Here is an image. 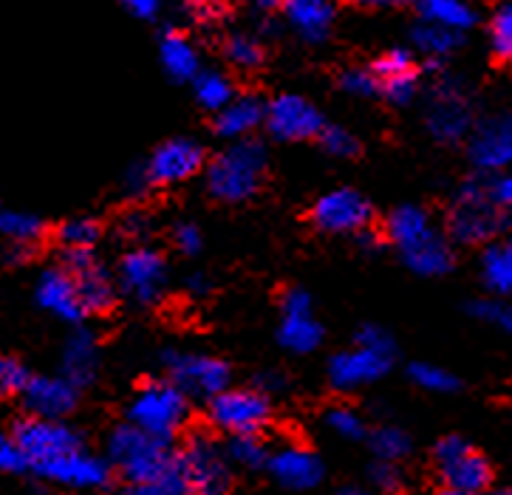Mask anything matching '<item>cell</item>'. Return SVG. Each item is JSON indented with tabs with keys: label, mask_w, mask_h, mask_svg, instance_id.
Segmentation results:
<instances>
[{
	"label": "cell",
	"mask_w": 512,
	"mask_h": 495,
	"mask_svg": "<svg viewBox=\"0 0 512 495\" xmlns=\"http://www.w3.org/2000/svg\"><path fill=\"white\" fill-rule=\"evenodd\" d=\"M385 235L399 249L408 269L422 278H439L453 269V249L422 207H397L385 221Z\"/></svg>",
	"instance_id": "obj_1"
},
{
	"label": "cell",
	"mask_w": 512,
	"mask_h": 495,
	"mask_svg": "<svg viewBox=\"0 0 512 495\" xmlns=\"http://www.w3.org/2000/svg\"><path fill=\"white\" fill-rule=\"evenodd\" d=\"M266 173V148L255 139H241L224 148L207 165V190L210 196L227 204H238L252 198Z\"/></svg>",
	"instance_id": "obj_2"
},
{
	"label": "cell",
	"mask_w": 512,
	"mask_h": 495,
	"mask_svg": "<svg viewBox=\"0 0 512 495\" xmlns=\"http://www.w3.org/2000/svg\"><path fill=\"white\" fill-rule=\"evenodd\" d=\"M510 227V215L507 210L493 201L490 196V182L470 179L459 190V196L450 207L447 215V230L459 241V244H490L504 235Z\"/></svg>",
	"instance_id": "obj_3"
},
{
	"label": "cell",
	"mask_w": 512,
	"mask_h": 495,
	"mask_svg": "<svg viewBox=\"0 0 512 495\" xmlns=\"http://www.w3.org/2000/svg\"><path fill=\"white\" fill-rule=\"evenodd\" d=\"M187 419H190V396L170 380L145 382L128 405V422L133 428L145 430L167 445L176 433H182Z\"/></svg>",
	"instance_id": "obj_4"
},
{
	"label": "cell",
	"mask_w": 512,
	"mask_h": 495,
	"mask_svg": "<svg viewBox=\"0 0 512 495\" xmlns=\"http://www.w3.org/2000/svg\"><path fill=\"white\" fill-rule=\"evenodd\" d=\"M179 456L170 453V445L150 436L145 430L128 425H119L108 439V462L114 464L116 470L131 481V484H142V481L156 479L167 473Z\"/></svg>",
	"instance_id": "obj_5"
},
{
	"label": "cell",
	"mask_w": 512,
	"mask_h": 495,
	"mask_svg": "<svg viewBox=\"0 0 512 495\" xmlns=\"http://www.w3.org/2000/svg\"><path fill=\"white\" fill-rule=\"evenodd\" d=\"M182 473L193 495H230L232 490V464L227 447H221L213 436L196 433L187 439L179 453Z\"/></svg>",
	"instance_id": "obj_6"
},
{
	"label": "cell",
	"mask_w": 512,
	"mask_h": 495,
	"mask_svg": "<svg viewBox=\"0 0 512 495\" xmlns=\"http://www.w3.org/2000/svg\"><path fill=\"white\" fill-rule=\"evenodd\" d=\"M272 419L269 396L258 388H227L210 399V422L230 436H261Z\"/></svg>",
	"instance_id": "obj_7"
},
{
	"label": "cell",
	"mask_w": 512,
	"mask_h": 495,
	"mask_svg": "<svg viewBox=\"0 0 512 495\" xmlns=\"http://www.w3.org/2000/svg\"><path fill=\"white\" fill-rule=\"evenodd\" d=\"M436 470L445 481L447 490H459L467 495H481L490 487L493 470L490 462L481 456L470 442H464L459 436H447L436 445Z\"/></svg>",
	"instance_id": "obj_8"
},
{
	"label": "cell",
	"mask_w": 512,
	"mask_h": 495,
	"mask_svg": "<svg viewBox=\"0 0 512 495\" xmlns=\"http://www.w3.org/2000/svg\"><path fill=\"white\" fill-rule=\"evenodd\" d=\"M17 447L23 450L29 467H43V464L54 462L66 453H74L83 447V439L74 428H68L60 419H37V416H26L20 419L12 430Z\"/></svg>",
	"instance_id": "obj_9"
},
{
	"label": "cell",
	"mask_w": 512,
	"mask_h": 495,
	"mask_svg": "<svg viewBox=\"0 0 512 495\" xmlns=\"http://www.w3.org/2000/svg\"><path fill=\"white\" fill-rule=\"evenodd\" d=\"M165 365L170 382H176L187 396L210 402L230 388V365L218 357L193 351H167Z\"/></svg>",
	"instance_id": "obj_10"
},
{
	"label": "cell",
	"mask_w": 512,
	"mask_h": 495,
	"mask_svg": "<svg viewBox=\"0 0 512 495\" xmlns=\"http://www.w3.org/2000/svg\"><path fill=\"white\" fill-rule=\"evenodd\" d=\"M428 131L436 142H462L473 131V108L459 80H442L433 88L428 102Z\"/></svg>",
	"instance_id": "obj_11"
},
{
	"label": "cell",
	"mask_w": 512,
	"mask_h": 495,
	"mask_svg": "<svg viewBox=\"0 0 512 495\" xmlns=\"http://www.w3.org/2000/svg\"><path fill=\"white\" fill-rule=\"evenodd\" d=\"M371 218H374L371 201L351 187L331 190L317 198L312 207L314 227L329 235H360L371 230Z\"/></svg>",
	"instance_id": "obj_12"
},
{
	"label": "cell",
	"mask_w": 512,
	"mask_h": 495,
	"mask_svg": "<svg viewBox=\"0 0 512 495\" xmlns=\"http://www.w3.org/2000/svg\"><path fill=\"white\" fill-rule=\"evenodd\" d=\"M167 286V264L156 249H131L119 264V289L133 303L150 306L156 303Z\"/></svg>",
	"instance_id": "obj_13"
},
{
	"label": "cell",
	"mask_w": 512,
	"mask_h": 495,
	"mask_svg": "<svg viewBox=\"0 0 512 495\" xmlns=\"http://www.w3.org/2000/svg\"><path fill=\"white\" fill-rule=\"evenodd\" d=\"M266 128L281 142H303V139H317L323 125V114L317 111L306 97L298 94H281L266 105Z\"/></svg>",
	"instance_id": "obj_14"
},
{
	"label": "cell",
	"mask_w": 512,
	"mask_h": 495,
	"mask_svg": "<svg viewBox=\"0 0 512 495\" xmlns=\"http://www.w3.org/2000/svg\"><path fill=\"white\" fill-rule=\"evenodd\" d=\"M467 153L481 173H496L512 165V111L484 116L479 125H473Z\"/></svg>",
	"instance_id": "obj_15"
},
{
	"label": "cell",
	"mask_w": 512,
	"mask_h": 495,
	"mask_svg": "<svg viewBox=\"0 0 512 495\" xmlns=\"http://www.w3.org/2000/svg\"><path fill=\"white\" fill-rule=\"evenodd\" d=\"M394 365L391 351H377V348L357 346L334 354L329 363V380L337 391H357L363 385L382 380Z\"/></svg>",
	"instance_id": "obj_16"
},
{
	"label": "cell",
	"mask_w": 512,
	"mask_h": 495,
	"mask_svg": "<svg viewBox=\"0 0 512 495\" xmlns=\"http://www.w3.org/2000/svg\"><path fill=\"white\" fill-rule=\"evenodd\" d=\"M148 176L153 187H173L193 179L204 167V148L196 139H167L148 159Z\"/></svg>",
	"instance_id": "obj_17"
},
{
	"label": "cell",
	"mask_w": 512,
	"mask_h": 495,
	"mask_svg": "<svg viewBox=\"0 0 512 495\" xmlns=\"http://www.w3.org/2000/svg\"><path fill=\"white\" fill-rule=\"evenodd\" d=\"M66 269L74 275L77 289H80V300H83L85 314L108 312L116 300V283L108 275V269L94 258L91 249H77V252H66Z\"/></svg>",
	"instance_id": "obj_18"
},
{
	"label": "cell",
	"mask_w": 512,
	"mask_h": 495,
	"mask_svg": "<svg viewBox=\"0 0 512 495\" xmlns=\"http://www.w3.org/2000/svg\"><path fill=\"white\" fill-rule=\"evenodd\" d=\"M37 473L43 479L63 484V487H74V490H100L111 481V462L80 447L74 453H66L54 462L37 467Z\"/></svg>",
	"instance_id": "obj_19"
},
{
	"label": "cell",
	"mask_w": 512,
	"mask_h": 495,
	"mask_svg": "<svg viewBox=\"0 0 512 495\" xmlns=\"http://www.w3.org/2000/svg\"><path fill=\"white\" fill-rule=\"evenodd\" d=\"M278 337L281 346L295 354H309L323 343V326L314 320L312 297L303 289H289L283 295V323Z\"/></svg>",
	"instance_id": "obj_20"
},
{
	"label": "cell",
	"mask_w": 512,
	"mask_h": 495,
	"mask_svg": "<svg viewBox=\"0 0 512 495\" xmlns=\"http://www.w3.org/2000/svg\"><path fill=\"white\" fill-rule=\"evenodd\" d=\"M269 473L272 479L278 481L286 490H295V493H306L314 490L323 476H326V467L323 462L314 456L309 447L303 445H283L275 453H269Z\"/></svg>",
	"instance_id": "obj_21"
},
{
	"label": "cell",
	"mask_w": 512,
	"mask_h": 495,
	"mask_svg": "<svg viewBox=\"0 0 512 495\" xmlns=\"http://www.w3.org/2000/svg\"><path fill=\"white\" fill-rule=\"evenodd\" d=\"M29 416L37 419H66L80 402V388L66 377H32L26 391L20 394Z\"/></svg>",
	"instance_id": "obj_22"
},
{
	"label": "cell",
	"mask_w": 512,
	"mask_h": 495,
	"mask_svg": "<svg viewBox=\"0 0 512 495\" xmlns=\"http://www.w3.org/2000/svg\"><path fill=\"white\" fill-rule=\"evenodd\" d=\"M37 303L51 312L54 317L66 320V323H80L83 320V300H80V289L74 275L68 272L66 266L60 269H46L37 281Z\"/></svg>",
	"instance_id": "obj_23"
},
{
	"label": "cell",
	"mask_w": 512,
	"mask_h": 495,
	"mask_svg": "<svg viewBox=\"0 0 512 495\" xmlns=\"http://www.w3.org/2000/svg\"><path fill=\"white\" fill-rule=\"evenodd\" d=\"M380 80V94L394 105H408L419 91V71L413 63V54L405 49H391L382 54L371 68Z\"/></svg>",
	"instance_id": "obj_24"
},
{
	"label": "cell",
	"mask_w": 512,
	"mask_h": 495,
	"mask_svg": "<svg viewBox=\"0 0 512 495\" xmlns=\"http://www.w3.org/2000/svg\"><path fill=\"white\" fill-rule=\"evenodd\" d=\"M283 12L306 43H323L334 23V0H283Z\"/></svg>",
	"instance_id": "obj_25"
},
{
	"label": "cell",
	"mask_w": 512,
	"mask_h": 495,
	"mask_svg": "<svg viewBox=\"0 0 512 495\" xmlns=\"http://www.w3.org/2000/svg\"><path fill=\"white\" fill-rule=\"evenodd\" d=\"M264 122V102L258 97H252V94H244V97L232 99L224 111H218V116H215V131L221 133L224 139H230V142H241V139H247L255 128H261Z\"/></svg>",
	"instance_id": "obj_26"
},
{
	"label": "cell",
	"mask_w": 512,
	"mask_h": 495,
	"mask_svg": "<svg viewBox=\"0 0 512 495\" xmlns=\"http://www.w3.org/2000/svg\"><path fill=\"white\" fill-rule=\"evenodd\" d=\"M97 365H100V351L94 334L85 329L74 331L63 346V377L77 388H85L97 377Z\"/></svg>",
	"instance_id": "obj_27"
},
{
	"label": "cell",
	"mask_w": 512,
	"mask_h": 495,
	"mask_svg": "<svg viewBox=\"0 0 512 495\" xmlns=\"http://www.w3.org/2000/svg\"><path fill=\"white\" fill-rule=\"evenodd\" d=\"M481 281L493 295L512 297V235H501L484 247Z\"/></svg>",
	"instance_id": "obj_28"
},
{
	"label": "cell",
	"mask_w": 512,
	"mask_h": 495,
	"mask_svg": "<svg viewBox=\"0 0 512 495\" xmlns=\"http://www.w3.org/2000/svg\"><path fill=\"white\" fill-rule=\"evenodd\" d=\"M159 57H162V66L165 71L179 80V83H187V80H196L199 71V51L196 46L179 32H167L162 37V46H159Z\"/></svg>",
	"instance_id": "obj_29"
},
{
	"label": "cell",
	"mask_w": 512,
	"mask_h": 495,
	"mask_svg": "<svg viewBox=\"0 0 512 495\" xmlns=\"http://www.w3.org/2000/svg\"><path fill=\"white\" fill-rule=\"evenodd\" d=\"M419 15L428 23L459 34L476 26V9L467 0H419Z\"/></svg>",
	"instance_id": "obj_30"
},
{
	"label": "cell",
	"mask_w": 512,
	"mask_h": 495,
	"mask_svg": "<svg viewBox=\"0 0 512 495\" xmlns=\"http://www.w3.org/2000/svg\"><path fill=\"white\" fill-rule=\"evenodd\" d=\"M411 40L413 49L422 51L430 60H442V57L453 54V51L462 46V34L450 32V29L436 26V23H428V20H422L419 26H413Z\"/></svg>",
	"instance_id": "obj_31"
},
{
	"label": "cell",
	"mask_w": 512,
	"mask_h": 495,
	"mask_svg": "<svg viewBox=\"0 0 512 495\" xmlns=\"http://www.w3.org/2000/svg\"><path fill=\"white\" fill-rule=\"evenodd\" d=\"M43 235V221L32 213L0 207V238L12 241L15 247H32Z\"/></svg>",
	"instance_id": "obj_32"
},
{
	"label": "cell",
	"mask_w": 512,
	"mask_h": 495,
	"mask_svg": "<svg viewBox=\"0 0 512 495\" xmlns=\"http://www.w3.org/2000/svg\"><path fill=\"white\" fill-rule=\"evenodd\" d=\"M196 88V99L201 102V108L207 111H224L235 99V88H232L230 77H224L221 71H201L199 77L193 80Z\"/></svg>",
	"instance_id": "obj_33"
},
{
	"label": "cell",
	"mask_w": 512,
	"mask_h": 495,
	"mask_svg": "<svg viewBox=\"0 0 512 495\" xmlns=\"http://www.w3.org/2000/svg\"><path fill=\"white\" fill-rule=\"evenodd\" d=\"M371 450L377 453L380 462H402L411 453V436L402 428L382 425L371 433Z\"/></svg>",
	"instance_id": "obj_34"
},
{
	"label": "cell",
	"mask_w": 512,
	"mask_h": 495,
	"mask_svg": "<svg viewBox=\"0 0 512 495\" xmlns=\"http://www.w3.org/2000/svg\"><path fill=\"white\" fill-rule=\"evenodd\" d=\"M100 224L94 218H71L66 224H60L57 238L66 252H77V249H94L100 241Z\"/></svg>",
	"instance_id": "obj_35"
},
{
	"label": "cell",
	"mask_w": 512,
	"mask_h": 495,
	"mask_svg": "<svg viewBox=\"0 0 512 495\" xmlns=\"http://www.w3.org/2000/svg\"><path fill=\"white\" fill-rule=\"evenodd\" d=\"M125 495H193V490H190V484L184 479L182 464L176 459V464L167 473L150 481H142V484H131Z\"/></svg>",
	"instance_id": "obj_36"
},
{
	"label": "cell",
	"mask_w": 512,
	"mask_h": 495,
	"mask_svg": "<svg viewBox=\"0 0 512 495\" xmlns=\"http://www.w3.org/2000/svg\"><path fill=\"white\" fill-rule=\"evenodd\" d=\"M224 57L241 71H252L264 63V46L252 34H232L224 43Z\"/></svg>",
	"instance_id": "obj_37"
},
{
	"label": "cell",
	"mask_w": 512,
	"mask_h": 495,
	"mask_svg": "<svg viewBox=\"0 0 512 495\" xmlns=\"http://www.w3.org/2000/svg\"><path fill=\"white\" fill-rule=\"evenodd\" d=\"M227 456H230V462H235L238 467H247V470L269 464V450L261 442V436H230Z\"/></svg>",
	"instance_id": "obj_38"
},
{
	"label": "cell",
	"mask_w": 512,
	"mask_h": 495,
	"mask_svg": "<svg viewBox=\"0 0 512 495\" xmlns=\"http://www.w3.org/2000/svg\"><path fill=\"white\" fill-rule=\"evenodd\" d=\"M408 374H411V380L422 391H430V394H453V391H459V380L447 368H442V365L413 363Z\"/></svg>",
	"instance_id": "obj_39"
},
{
	"label": "cell",
	"mask_w": 512,
	"mask_h": 495,
	"mask_svg": "<svg viewBox=\"0 0 512 495\" xmlns=\"http://www.w3.org/2000/svg\"><path fill=\"white\" fill-rule=\"evenodd\" d=\"M490 43H493V51H496L498 60L512 66V0H504L498 6L496 15H493Z\"/></svg>",
	"instance_id": "obj_40"
},
{
	"label": "cell",
	"mask_w": 512,
	"mask_h": 495,
	"mask_svg": "<svg viewBox=\"0 0 512 495\" xmlns=\"http://www.w3.org/2000/svg\"><path fill=\"white\" fill-rule=\"evenodd\" d=\"M326 425L331 428V433H337V436L346 439V442H357V439H363L365 436L363 416L354 411V408H346V405L331 408V411L326 413Z\"/></svg>",
	"instance_id": "obj_41"
},
{
	"label": "cell",
	"mask_w": 512,
	"mask_h": 495,
	"mask_svg": "<svg viewBox=\"0 0 512 495\" xmlns=\"http://www.w3.org/2000/svg\"><path fill=\"white\" fill-rule=\"evenodd\" d=\"M29 371L26 365L15 360V357H0V399H9V396H20L29 385Z\"/></svg>",
	"instance_id": "obj_42"
},
{
	"label": "cell",
	"mask_w": 512,
	"mask_h": 495,
	"mask_svg": "<svg viewBox=\"0 0 512 495\" xmlns=\"http://www.w3.org/2000/svg\"><path fill=\"white\" fill-rule=\"evenodd\" d=\"M317 142H320V148L326 150L329 156H337V159H351V156H357V139H354V133H348L346 128H323L320 136H317Z\"/></svg>",
	"instance_id": "obj_43"
},
{
	"label": "cell",
	"mask_w": 512,
	"mask_h": 495,
	"mask_svg": "<svg viewBox=\"0 0 512 495\" xmlns=\"http://www.w3.org/2000/svg\"><path fill=\"white\" fill-rule=\"evenodd\" d=\"M340 88L351 97H374V94H380V80L368 68H348L340 77Z\"/></svg>",
	"instance_id": "obj_44"
},
{
	"label": "cell",
	"mask_w": 512,
	"mask_h": 495,
	"mask_svg": "<svg viewBox=\"0 0 512 495\" xmlns=\"http://www.w3.org/2000/svg\"><path fill=\"white\" fill-rule=\"evenodd\" d=\"M470 312L476 314L484 323H493V326H501L504 331L512 334V306L501 303V300H476L470 306Z\"/></svg>",
	"instance_id": "obj_45"
},
{
	"label": "cell",
	"mask_w": 512,
	"mask_h": 495,
	"mask_svg": "<svg viewBox=\"0 0 512 495\" xmlns=\"http://www.w3.org/2000/svg\"><path fill=\"white\" fill-rule=\"evenodd\" d=\"M26 467H29V462H26L23 450L17 447L15 436L0 430V473H20Z\"/></svg>",
	"instance_id": "obj_46"
},
{
	"label": "cell",
	"mask_w": 512,
	"mask_h": 495,
	"mask_svg": "<svg viewBox=\"0 0 512 495\" xmlns=\"http://www.w3.org/2000/svg\"><path fill=\"white\" fill-rule=\"evenodd\" d=\"M371 481L382 493H397L402 487V470L394 462H380L371 467Z\"/></svg>",
	"instance_id": "obj_47"
},
{
	"label": "cell",
	"mask_w": 512,
	"mask_h": 495,
	"mask_svg": "<svg viewBox=\"0 0 512 495\" xmlns=\"http://www.w3.org/2000/svg\"><path fill=\"white\" fill-rule=\"evenodd\" d=\"M173 244L176 249L182 252V255H196L204 244V238H201V230L196 224H190V221H182V224H176V230H173Z\"/></svg>",
	"instance_id": "obj_48"
},
{
	"label": "cell",
	"mask_w": 512,
	"mask_h": 495,
	"mask_svg": "<svg viewBox=\"0 0 512 495\" xmlns=\"http://www.w3.org/2000/svg\"><path fill=\"white\" fill-rule=\"evenodd\" d=\"M354 343H360V346L368 348H377V351H391L394 354V340H391V334L380 326H365L357 334V340Z\"/></svg>",
	"instance_id": "obj_49"
},
{
	"label": "cell",
	"mask_w": 512,
	"mask_h": 495,
	"mask_svg": "<svg viewBox=\"0 0 512 495\" xmlns=\"http://www.w3.org/2000/svg\"><path fill=\"white\" fill-rule=\"evenodd\" d=\"M184 6L199 23H213V20L224 15V3L221 0H187Z\"/></svg>",
	"instance_id": "obj_50"
},
{
	"label": "cell",
	"mask_w": 512,
	"mask_h": 495,
	"mask_svg": "<svg viewBox=\"0 0 512 495\" xmlns=\"http://www.w3.org/2000/svg\"><path fill=\"white\" fill-rule=\"evenodd\" d=\"M150 187H153V182H150L148 167L145 165H136L125 173V190L131 196H142V193H148Z\"/></svg>",
	"instance_id": "obj_51"
},
{
	"label": "cell",
	"mask_w": 512,
	"mask_h": 495,
	"mask_svg": "<svg viewBox=\"0 0 512 495\" xmlns=\"http://www.w3.org/2000/svg\"><path fill=\"white\" fill-rule=\"evenodd\" d=\"M490 196L496 204H501L504 210L512 207V173H504V176H498L490 182Z\"/></svg>",
	"instance_id": "obj_52"
},
{
	"label": "cell",
	"mask_w": 512,
	"mask_h": 495,
	"mask_svg": "<svg viewBox=\"0 0 512 495\" xmlns=\"http://www.w3.org/2000/svg\"><path fill=\"white\" fill-rule=\"evenodd\" d=\"M122 6H125L131 15L142 17V20H150V17H156V12H159L162 0H122Z\"/></svg>",
	"instance_id": "obj_53"
},
{
	"label": "cell",
	"mask_w": 512,
	"mask_h": 495,
	"mask_svg": "<svg viewBox=\"0 0 512 495\" xmlns=\"http://www.w3.org/2000/svg\"><path fill=\"white\" fill-rule=\"evenodd\" d=\"M122 227H125V232H128V235L139 238V235H145V232H148V221H145V218H142L139 213H133L125 218V224H122Z\"/></svg>",
	"instance_id": "obj_54"
},
{
	"label": "cell",
	"mask_w": 512,
	"mask_h": 495,
	"mask_svg": "<svg viewBox=\"0 0 512 495\" xmlns=\"http://www.w3.org/2000/svg\"><path fill=\"white\" fill-rule=\"evenodd\" d=\"M187 289H190L193 295H204V292H210V281H207L204 275H193V278L187 281Z\"/></svg>",
	"instance_id": "obj_55"
},
{
	"label": "cell",
	"mask_w": 512,
	"mask_h": 495,
	"mask_svg": "<svg viewBox=\"0 0 512 495\" xmlns=\"http://www.w3.org/2000/svg\"><path fill=\"white\" fill-rule=\"evenodd\" d=\"M357 6H405V3H419V0H354Z\"/></svg>",
	"instance_id": "obj_56"
},
{
	"label": "cell",
	"mask_w": 512,
	"mask_h": 495,
	"mask_svg": "<svg viewBox=\"0 0 512 495\" xmlns=\"http://www.w3.org/2000/svg\"><path fill=\"white\" fill-rule=\"evenodd\" d=\"M258 9H275V6H281L283 0H252Z\"/></svg>",
	"instance_id": "obj_57"
},
{
	"label": "cell",
	"mask_w": 512,
	"mask_h": 495,
	"mask_svg": "<svg viewBox=\"0 0 512 495\" xmlns=\"http://www.w3.org/2000/svg\"><path fill=\"white\" fill-rule=\"evenodd\" d=\"M340 495H368V493H365V490H354V487H351V490H343Z\"/></svg>",
	"instance_id": "obj_58"
},
{
	"label": "cell",
	"mask_w": 512,
	"mask_h": 495,
	"mask_svg": "<svg viewBox=\"0 0 512 495\" xmlns=\"http://www.w3.org/2000/svg\"><path fill=\"white\" fill-rule=\"evenodd\" d=\"M439 495H467V493H459V490H447V487H445V490H442Z\"/></svg>",
	"instance_id": "obj_59"
},
{
	"label": "cell",
	"mask_w": 512,
	"mask_h": 495,
	"mask_svg": "<svg viewBox=\"0 0 512 495\" xmlns=\"http://www.w3.org/2000/svg\"><path fill=\"white\" fill-rule=\"evenodd\" d=\"M493 495H512V490H498V493H493Z\"/></svg>",
	"instance_id": "obj_60"
}]
</instances>
